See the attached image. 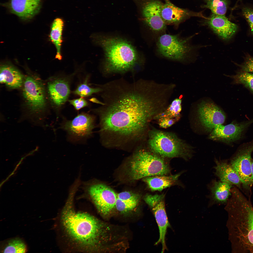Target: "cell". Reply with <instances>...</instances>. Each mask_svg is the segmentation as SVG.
<instances>
[{"label":"cell","instance_id":"1","mask_svg":"<svg viewBox=\"0 0 253 253\" xmlns=\"http://www.w3.org/2000/svg\"><path fill=\"white\" fill-rule=\"evenodd\" d=\"M102 105L97 110L101 132L115 139L125 141L138 137L154 115L134 87L115 90L105 98Z\"/></svg>","mask_w":253,"mask_h":253},{"label":"cell","instance_id":"2","mask_svg":"<svg viewBox=\"0 0 253 253\" xmlns=\"http://www.w3.org/2000/svg\"><path fill=\"white\" fill-rule=\"evenodd\" d=\"M75 193L69 192L61 216L63 226L66 233L77 244L86 251L98 249L104 232L103 225L88 213L75 212L73 208Z\"/></svg>","mask_w":253,"mask_h":253},{"label":"cell","instance_id":"3","mask_svg":"<svg viewBox=\"0 0 253 253\" xmlns=\"http://www.w3.org/2000/svg\"><path fill=\"white\" fill-rule=\"evenodd\" d=\"M228 201L233 251L253 253V207L237 188H232Z\"/></svg>","mask_w":253,"mask_h":253},{"label":"cell","instance_id":"4","mask_svg":"<svg viewBox=\"0 0 253 253\" xmlns=\"http://www.w3.org/2000/svg\"><path fill=\"white\" fill-rule=\"evenodd\" d=\"M91 37L94 43L103 49L105 71L123 73L131 70L134 66L137 59V52L127 41L120 38L97 34H93Z\"/></svg>","mask_w":253,"mask_h":253},{"label":"cell","instance_id":"5","mask_svg":"<svg viewBox=\"0 0 253 253\" xmlns=\"http://www.w3.org/2000/svg\"><path fill=\"white\" fill-rule=\"evenodd\" d=\"M148 144L152 151L164 158L181 157L187 160L193 156L192 147L170 133L152 130L149 133Z\"/></svg>","mask_w":253,"mask_h":253},{"label":"cell","instance_id":"6","mask_svg":"<svg viewBox=\"0 0 253 253\" xmlns=\"http://www.w3.org/2000/svg\"><path fill=\"white\" fill-rule=\"evenodd\" d=\"M129 174L133 180L158 175H166L171 169L164 158L152 151L144 149L138 151L129 164Z\"/></svg>","mask_w":253,"mask_h":253},{"label":"cell","instance_id":"7","mask_svg":"<svg viewBox=\"0 0 253 253\" xmlns=\"http://www.w3.org/2000/svg\"><path fill=\"white\" fill-rule=\"evenodd\" d=\"M83 195L93 202L102 214H109L115 207L117 194L111 188L102 183L83 182Z\"/></svg>","mask_w":253,"mask_h":253},{"label":"cell","instance_id":"8","mask_svg":"<svg viewBox=\"0 0 253 253\" xmlns=\"http://www.w3.org/2000/svg\"><path fill=\"white\" fill-rule=\"evenodd\" d=\"M190 38H183L178 35L164 34L158 38V50L162 56L173 60L182 61L189 56L193 47L189 43Z\"/></svg>","mask_w":253,"mask_h":253},{"label":"cell","instance_id":"9","mask_svg":"<svg viewBox=\"0 0 253 253\" xmlns=\"http://www.w3.org/2000/svg\"><path fill=\"white\" fill-rule=\"evenodd\" d=\"M164 197L165 195L163 194H148L144 198L145 201L152 211L157 224L159 236L155 244H161L162 253L167 249L165 237L167 229L170 227L166 211Z\"/></svg>","mask_w":253,"mask_h":253},{"label":"cell","instance_id":"10","mask_svg":"<svg viewBox=\"0 0 253 253\" xmlns=\"http://www.w3.org/2000/svg\"><path fill=\"white\" fill-rule=\"evenodd\" d=\"M23 96L30 113L37 115L44 109L46 101L44 88L39 80L28 76L24 83Z\"/></svg>","mask_w":253,"mask_h":253},{"label":"cell","instance_id":"11","mask_svg":"<svg viewBox=\"0 0 253 253\" xmlns=\"http://www.w3.org/2000/svg\"><path fill=\"white\" fill-rule=\"evenodd\" d=\"M243 146L231 160L230 164L238 174L243 186L248 188L253 184L251 168L253 141Z\"/></svg>","mask_w":253,"mask_h":253},{"label":"cell","instance_id":"12","mask_svg":"<svg viewBox=\"0 0 253 253\" xmlns=\"http://www.w3.org/2000/svg\"><path fill=\"white\" fill-rule=\"evenodd\" d=\"M94 121L92 115L83 112L71 120H64L61 127L72 139L79 141L90 136L94 127Z\"/></svg>","mask_w":253,"mask_h":253},{"label":"cell","instance_id":"13","mask_svg":"<svg viewBox=\"0 0 253 253\" xmlns=\"http://www.w3.org/2000/svg\"><path fill=\"white\" fill-rule=\"evenodd\" d=\"M199 120L207 131L211 132L217 125L224 122V112L217 105L209 102L204 101L198 105L197 110Z\"/></svg>","mask_w":253,"mask_h":253},{"label":"cell","instance_id":"14","mask_svg":"<svg viewBox=\"0 0 253 253\" xmlns=\"http://www.w3.org/2000/svg\"><path fill=\"white\" fill-rule=\"evenodd\" d=\"M253 119L239 123L233 122L226 125L216 126L211 131L209 138L213 140L230 143L240 139L244 132L252 123Z\"/></svg>","mask_w":253,"mask_h":253},{"label":"cell","instance_id":"15","mask_svg":"<svg viewBox=\"0 0 253 253\" xmlns=\"http://www.w3.org/2000/svg\"><path fill=\"white\" fill-rule=\"evenodd\" d=\"M163 4L159 0H149L142 3L141 13L143 21L153 31L161 32L165 30L166 24L161 17Z\"/></svg>","mask_w":253,"mask_h":253},{"label":"cell","instance_id":"16","mask_svg":"<svg viewBox=\"0 0 253 253\" xmlns=\"http://www.w3.org/2000/svg\"><path fill=\"white\" fill-rule=\"evenodd\" d=\"M42 0H8L2 4L11 13L22 20L32 19L39 12Z\"/></svg>","mask_w":253,"mask_h":253},{"label":"cell","instance_id":"17","mask_svg":"<svg viewBox=\"0 0 253 253\" xmlns=\"http://www.w3.org/2000/svg\"><path fill=\"white\" fill-rule=\"evenodd\" d=\"M162 5L161 16L166 24L177 25L191 17H199L205 19L207 18L203 15L202 12H196L178 7L169 0H164Z\"/></svg>","mask_w":253,"mask_h":253},{"label":"cell","instance_id":"18","mask_svg":"<svg viewBox=\"0 0 253 253\" xmlns=\"http://www.w3.org/2000/svg\"><path fill=\"white\" fill-rule=\"evenodd\" d=\"M206 19V24L214 33L223 40L230 39L237 29V25L229 21L225 15L212 13Z\"/></svg>","mask_w":253,"mask_h":253},{"label":"cell","instance_id":"19","mask_svg":"<svg viewBox=\"0 0 253 253\" xmlns=\"http://www.w3.org/2000/svg\"><path fill=\"white\" fill-rule=\"evenodd\" d=\"M48 89L52 102L57 108L65 103L70 92L69 82L63 78H56L50 82L48 84Z\"/></svg>","mask_w":253,"mask_h":253},{"label":"cell","instance_id":"20","mask_svg":"<svg viewBox=\"0 0 253 253\" xmlns=\"http://www.w3.org/2000/svg\"><path fill=\"white\" fill-rule=\"evenodd\" d=\"M215 161V174L220 181L239 187L242 183L241 180L230 164L226 161L216 159Z\"/></svg>","mask_w":253,"mask_h":253},{"label":"cell","instance_id":"21","mask_svg":"<svg viewBox=\"0 0 253 253\" xmlns=\"http://www.w3.org/2000/svg\"><path fill=\"white\" fill-rule=\"evenodd\" d=\"M0 69L1 83L12 89L18 88L21 87L23 76L18 70L13 66L7 64L1 65Z\"/></svg>","mask_w":253,"mask_h":253},{"label":"cell","instance_id":"22","mask_svg":"<svg viewBox=\"0 0 253 253\" xmlns=\"http://www.w3.org/2000/svg\"><path fill=\"white\" fill-rule=\"evenodd\" d=\"M181 174L154 176L144 178L143 180L151 191H160L174 184Z\"/></svg>","mask_w":253,"mask_h":253},{"label":"cell","instance_id":"23","mask_svg":"<svg viewBox=\"0 0 253 253\" xmlns=\"http://www.w3.org/2000/svg\"><path fill=\"white\" fill-rule=\"evenodd\" d=\"M232 185L220 181L213 180L209 187L210 196L214 202L223 204L227 202L231 195Z\"/></svg>","mask_w":253,"mask_h":253},{"label":"cell","instance_id":"24","mask_svg":"<svg viewBox=\"0 0 253 253\" xmlns=\"http://www.w3.org/2000/svg\"><path fill=\"white\" fill-rule=\"evenodd\" d=\"M64 25V22L62 19L59 18L55 19L51 25L50 34L51 40L56 50V58L60 60H61L62 58L61 50Z\"/></svg>","mask_w":253,"mask_h":253},{"label":"cell","instance_id":"25","mask_svg":"<svg viewBox=\"0 0 253 253\" xmlns=\"http://www.w3.org/2000/svg\"><path fill=\"white\" fill-rule=\"evenodd\" d=\"M0 249V252L2 253H25L28 250L25 242L19 237L10 238L2 242Z\"/></svg>","mask_w":253,"mask_h":253},{"label":"cell","instance_id":"26","mask_svg":"<svg viewBox=\"0 0 253 253\" xmlns=\"http://www.w3.org/2000/svg\"><path fill=\"white\" fill-rule=\"evenodd\" d=\"M182 100H174L164 111L156 115L155 118L159 119L164 118H177L182 110Z\"/></svg>","mask_w":253,"mask_h":253},{"label":"cell","instance_id":"27","mask_svg":"<svg viewBox=\"0 0 253 253\" xmlns=\"http://www.w3.org/2000/svg\"><path fill=\"white\" fill-rule=\"evenodd\" d=\"M206 4L202 6L203 8L210 9L213 13L225 15L228 8L229 0H203Z\"/></svg>","mask_w":253,"mask_h":253},{"label":"cell","instance_id":"28","mask_svg":"<svg viewBox=\"0 0 253 253\" xmlns=\"http://www.w3.org/2000/svg\"><path fill=\"white\" fill-rule=\"evenodd\" d=\"M230 76L234 79V83L243 84L253 92V74L242 71Z\"/></svg>","mask_w":253,"mask_h":253},{"label":"cell","instance_id":"29","mask_svg":"<svg viewBox=\"0 0 253 253\" xmlns=\"http://www.w3.org/2000/svg\"><path fill=\"white\" fill-rule=\"evenodd\" d=\"M140 199L122 200L117 198L116 201L115 207L118 211L124 212L131 210L137 205Z\"/></svg>","mask_w":253,"mask_h":253},{"label":"cell","instance_id":"30","mask_svg":"<svg viewBox=\"0 0 253 253\" xmlns=\"http://www.w3.org/2000/svg\"><path fill=\"white\" fill-rule=\"evenodd\" d=\"M100 88H93L89 86L86 79L83 83L80 84L77 87L73 93L82 97L90 96L93 94L100 92Z\"/></svg>","mask_w":253,"mask_h":253},{"label":"cell","instance_id":"31","mask_svg":"<svg viewBox=\"0 0 253 253\" xmlns=\"http://www.w3.org/2000/svg\"><path fill=\"white\" fill-rule=\"evenodd\" d=\"M117 198L122 200L140 199V195L129 191H124L117 194Z\"/></svg>","mask_w":253,"mask_h":253},{"label":"cell","instance_id":"32","mask_svg":"<svg viewBox=\"0 0 253 253\" xmlns=\"http://www.w3.org/2000/svg\"><path fill=\"white\" fill-rule=\"evenodd\" d=\"M243 15L248 22L253 34V9L245 7L242 9Z\"/></svg>","mask_w":253,"mask_h":253},{"label":"cell","instance_id":"33","mask_svg":"<svg viewBox=\"0 0 253 253\" xmlns=\"http://www.w3.org/2000/svg\"><path fill=\"white\" fill-rule=\"evenodd\" d=\"M240 66L242 72L253 73V58L248 56L245 62Z\"/></svg>","mask_w":253,"mask_h":253},{"label":"cell","instance_id":"34","mask_svg":"<svg viewBox=\"0 0 253 253\" xmlns=\"http://www.w3.org/2000/svg\"><path fill=\"white\" fill-rule=\"evenodd\" d=\"M69 101L71 104L73 106L75 109L77 110L86 106L88 105L87 102L82 97L69 100Z\"/></svg>","mask_w":253,"mask_h":253},{"label":"cell","instance_id":"35","mask_svg":"<svg viewBox=\"0 0 253 253\" xmlns=\"http://www.w3.org/2000/svg\"><path fill=\"white\" fill-rule=\"evenodd\" d=\"M174 118H164L159 119V126L163 128H167L172 126L176 120Z\"/></svg>","mask_w":253,"mask_h":253},{"label":"cell","instance_id":"36","mask_svg":"<svg viewBox=\"0 0 253 253\" xmlns=\"http://www.w3.org/2000/svg\"><path fill=\"white\" fill-rule=\"evenodd\" d=\"M251 171L253 179V160H252L251 165Z\"/></svg>","mask_w":253,"mask_h":253}]
</instances>
